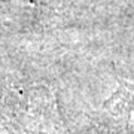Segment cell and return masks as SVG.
<instances>
[{"label": "cell", "mask_w": 134, "mask_h": 134, "mask_svg": "<svg viewBox=\"0 0 134 134\" xmlns=\"http://www.w3.org/2000/svg\"><path fill=\"white\" fill-rule=\"evenodd\" d=\"M106 106L112 113L134 125V83L119 81L116 91L107 98Z\"/></svg>", "instance_id": "6da1fadb"}]
</instances>
